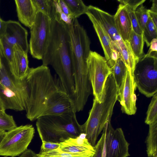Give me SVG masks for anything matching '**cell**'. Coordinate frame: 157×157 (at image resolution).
<instances>
[{"label":"cell","mask_w":157,"mask_h":157,"mask_svg":"<svg viewBox=\"0 0 157 157\" xmlns=\"http://www.w3.org/2000/svg\"><path fill=\"white\" fill-rule=\"evenodd\" d=\"M6 29V21L2 20L0 17V38L3 36Z\"/></svg>","instance_id":"8d00e7d4"},{"label":"cell","mask_w":157,"mask_h":157,"mask_svg":"<svg viewBox=\"0 0 157 157\" xmlns=\"http://www.w3.org/2000/svg\"><path fill=\"white\" fill-rule=\"evenodd\" d=\"M68 6L73 18H77L86 14L88 6L81 0H63Z\"/></svg>","instance_id":"cb8c5ba5"},{"label":"cell","mask_w":157,"mask_h":157,"mask_svg":"<svg viewBox=\"0 0 157 157\" xmlns=\"http://www.w3.org/2000/svg\"><path fill=\"white\" fill-rule=\"evenodd\" d=\"M13 46L7 43L2 38H0V54L7 60L12 75L15 74V60Z\"/></svg>","instance_id":"603a6c76"},{"label":"cell","mask_w":157,"mask_h":157,"mask_svg":"<svg viewBox=\"0 0 157 157\" xmlns=\"http://www.w3.org/2000/svg\"><path fill=\"white\" fill-rule=\"evenodd\" d=\"M128 42L134 56L138 60L144 56L143 48L145 42L143 34L139 35L132 30Z\"/></svg>","instance_id":"7402d4cb"},{"label":"cell","mask_w":157,"mask_h":157,"mask_svg":"<svg viewBox=\"0 0 157 157\" xmlns=\"http://www.w3.org/2000/svg\"><path fill=\"white\" fill-rule=\"evenodd\" d=\"M19 20L30 28L33 24L37 13L32 0H15Z\"/></svg>","instance_id":"2e32d148"},{"label":"cell","mask_w":157,"mask_h":157,"mask_svg":"<svg viewBox=\"0 0 157 157\" xmlns=\"http://www.w3.org/2000/svg\"><path fill=\"white\" fill-rule=\"evenodd\" d=\"M152 5L149 10L153 12L157 13V0H153L152 1Z\"/></svg>","instance_id":"ab89813d"},{"label":"cell","mask_w":157,"mask_h":157,"mask_svg":"<svg viewBox=\"0 0 157 157\" xmlns=\"http://www.w3.org/2000/svg\"><path fill=\"white\" fill-rule=\"evenodd\" d=\"M105 137V134L102 132L100 138L94 147L95 151L94 153L91 157H102Z\"/></svg>","instance_id":"1f68e13d"},{"label":"cell","mask_w":157,"mask_h":157,"mask_svg":"<svg viewBox=\"0 0 157 157\" xmlns=\"http://www.w3.org/2000/svg\"><path fill=\"white\" fill-rule=\"evenodd\" d=\"M59 144V149L67 153L91 156L94 153V147L86 139L84 133L76 138H69Z\"/></svg>","instance_id":"5bb4252c"},{"label":"cell","mask_w":157,"mask_h":157,"mask_svg":"<svg viewBox=\"0 0 157 157\" xmlns=\"http://www.w3.org/2000/svg\"><path fill=\"white\" fill-rule=\"evenodd\" d=\"M136 86L132 74L127 68L118 88L117 100L121 105L122 113L129 115L134 114L136 111Z\"/></svg>","instance_id":"8fae6325"},{"label":"cell","mask_w":157,"mask_h":157,"mask_svg":"<svg viewBox=\"0 0 157 157\" xmlns=\"http://www.w3.org/2000/svg\"><path fill=\"white\" fill-rule=\"evenodd\" d=\"M143 34L144 42L147 47H149L152 40L157 38V27L149 17L143 31Z\"/></svg>","instance_id":"484cf974"},{"label":"cell","mask_w":157,"mask_h":157,"mask_svg":"<svg viewBox=\"0 0 157 157\" xmlns=\"http://www.w3.org/2000/svg\"><path fill=\"white\" fill-rule=\"evenodd\" d=\"M118 88L111 73L106 81L102 101L100 102L94 98L88 118L81 125L82 133L86 134V139L93 147L106 123L111 117L117 100Z\"/></svg>","instance_id":"3957f363"},{"label":"cell","mask_w":157,"mask_h":157,"mask_svg":"<svg viewBox=\"0 0 157 157\" xmlns=\"http://www.w3.org/2000/svg\"><path fill=\"white\" fill-rule=\"evenodd\" d=\"M146 141L148 157L157 156V121L150 124Z\"/></svg>","instance_id":"ffe728a7"},{"label":"cell","mask_w":157,"mask_h":157,"mask_svg":"<svg viewBox=\"0 0 157 157\" xmlns=\"http://www.w3.org/2000/svg\"><path fill=\"white\" fill-rule=\"evenodd\" d=\"M89 155L72 154L61 151L58 148L46 152L34 153L33 157H91Z\"/></svg>","instance_id":"f1b7e54d"},{"label":"cell","mask_w":157,"mask_h":157,"mask_svg":"<svg viewBox=\"0 0 157 157\" xmlns=\"http://www.w3.org/2000/svg\"><path fill=\"white\" fill-rule=\"evenodd\" d=\"M68 25L57 17L52 20L51 34L42 65H51L59 76L62 87L71 100L75 87L71 40Z\"/></svg>","instance_id":"7a4b0ae2"},{"label":"cell","mask_w":157,"mask_h":157,"mask_svg":"<svg viewBox=\"0 0 157 157\" xmlns=\"http://www.w3.org/2000/svg\"><path fill=\"white\" fill-rule=\"evenodd\" d=\"M28 35L27 30L18 22L12 20L6 21V30L2 38L10 45L18 46L27 53L29 49Z\"/></svg>","instance_id":"7c38bea8"},{"label":"cell","mask_w":157,"mask_h":157,"mask_svg":"<svg viewBox=\"0 0 157 157\" xmlns=\"http://www.w3.org/2000/svg\"><path fill=\"white\" fill-rule=\"evenodd\" d=\"M25 80L27 90L26 115L31 121L72 110L71 100L60 82L53 78L48 66L42 65L30 68Z\"/></svg>","instance_id":"6da1fadb"},{"label":"cell","mask_w":157,"mask_h":157,"mask_svg":"<svg viewBox=\"0 0 157 157\" xmlns=\"http://www.w3.org/2000/svg\"><path fill=\"white\" fill-rule=\"evenodd\" d=\"M136 86L148 98L157 92V59L142 57L136 63L133 73Z\"/></svg>","instance_id":"ba28073f"},{"label":"cell","mask_w":157,"mask_h":157,"mask_svg":"<svg viewBox=\"0 0 157 157\" xmlns=\"http://www.w3.org/2000/svg\"><path fill=\"white\" fill-rule=\"evenodd\" d=\"M35 133L32 125H21L5 132L0 142V156L14 157L27 149Z\"/></svg>","instance_id":"8992f818"},{"label":"cell","mask_w":157,"mask_h":157,"mask_svg":"<svg viewBox=\"0 0 157 157\" xmlns=\"http://www.w3.org/2000/svg\"><path fill=\"white\" fill-rule=\"evenodd\" d=\"M62 11L65 14L73 18L69 8L63 0H56Z\"/></svg>","instance_id":"e575fe53"},{"label":"cell","mask_w":157,"mask_h":157,"mask_svg":"<svg viewBox=\"0 0 157 157\" xmlns=\"http://www.w3.org/2000/svg\"><path fill=\"white\" fill-rule=\"evenodd\" d=\"M17 126L13 116L0 111V131L6 132Z\"/></svg>","instance_id":"4316f807"},{"label":"cell","mask_w":157,"mask_h":157,"mask_svg":"<svg viewBox=\"0 0 157 157\" xmlns=\"http://www.w3.org/2000/svg\"><path fill=\"white\" fill-rule=\"evenodd\" d=\"M157 157V156H155V157Z\"/></svg>","instance_id":"ee69618b"},{"label":"cell","mask_w":157,"mask_h":157,"mask_svg":"<svg viewBox=\"0 0 157 157\" xmlns=\"http://www.w3.org/2000/svg\"><path fill=\"white\" fill-rule=\"evenodd\" d=\"M86 14L92 16L103 28L113 43L122 40L116 28L114 15L92 5L88 6Z\"/></svg>","instance_id":"4fadbf2b"},{"label":"cell","mask_w":157,"mask_h":157,"mask_svg":"<svg viewBox=\"0 0 157 157\" xmlns=\"http://www.w3.org/2000/svg\"><path fill=\"white\" fill-rule=\"evenodd\" d=\"M149 49L144 58H152L157 59V38L154 39L151 41Z\"/></svg>","instance_id":"d6a6232c"},{"label":"cell","mask_w":157,"mask_h":157,"mask_svg":"<svg viewBox=\"0 0 157 157\" xmlns=\"http://www.w3.org/2000/svg\"><path fill=\"white\" fill-rule=\"evenodd\" d=\"M6 132L4 131H0V142L4 136Z\"/></svg>","instance_id":"b9f144b4"},{"label":"cell","mask_w":157,"mask_h":157,"mask_svg":"<svg viewBox=\"0 0 157 157\" xmlns=\"http://www.w3.org/2000/svg\"><path fill=\"white\" fill-rule=\"evenodd\" d=\"M2 63L1 56H0V69L2 68Z\"/></svg>","instance_id":"7bdbcfd3"},{"label":"cell","mask_w":157,"mask_h":157,"mask_svg":"<svg viewBox=\"0 0 157 157\" xmlns=\"http://www.w3.org/2000/svg\"><path fill=\"white\" fill-rule=\"evenodd\" d=\"M124 5L126 6L132 24V30L138 34H142L143 31L139 25L135 14V10L137 7Z\"/></svg>","instance_id":"4dcf8cb0"},{"label":"cell","mask_w":157,"mask_h":157,"mask_svg":"<svg viewBox=\"0 0 157 157\" xmlns=\"http://www.w3.org/2000/svg\"><path fill=\"white\" fill-rule=\"evenodd\" d=\"M111 118L106 123L103 130L105 137L102 157H127L129 144L126 140L121 128L114 129L111 123Z\"/></svg>","instance_id":"30bf717a"},{"label":"cell","mask_w":157,"mask_h":157,"mask_svg":"<svg viewBox=\"0 0 157 157\" xmlns=\"http://www.w3.org/2000/svg\"><path fill=\"white\" fill-rule=\"evenodd\" d=\"M36 12H40L51 20L56 16L54 0H32Z\"/></svg>","instance_id":"44dd1931"},{"label":"cell","mask_w":157,"mask_h":157,"mask_svg":"<svg viewBox=\"0 0 157 157\" xmlns=\"http://www.w3.org/2000/svg\"><path fill=\"white\" fill-rule=\"evenodd\" d=\"M136 15L143 32L149 17L148 9L143 4L139 6L135 10Z\"/></svg>","instance_id":"f546056e"},{"label":"cell","mask_w":157,"mask_h":157,"mask_svg":"<svg viewBox=\"0 0 157 157\" xmlns=\"http://www.w3.org/2000/svg\"><path fill=\"white\" fill-rule=\"evenodd\" d=\"M0 97L6 110H25V105L21 98L12 90L4 85L0 81Z\"/></svg>","instance_id":"e0dca14e"},{"label":"cell","mask_w":157,"mask_h":157,"mask_svg":"<svg viewBox=\"0 0 157 157\" xmlns=\"http://www.w3.org/2000/svg\"><path fill=\"white\" fill-rule=\"evenodd\" d=\"M52 20L40 12L36 13L34 23L30 28V38L29 48L32 57L42 60L50 40Z\"/></svg>","instance_id":"52a82bcc"},{"label":"cell","mask_w":157,"mask_h":157,"mask_svg":"<svg viewBox=\"0 0 157 157\" xmlns=\"http://www.w3.org/2000/svg\"><path fill=\"white\" fill-rule=\"evenodd\" d=\"M157 121V93L152 96L148 106L145 123L149 125Z\"/></svg>","instance_id":"83f0119b"},{"label":"cell","mask_w":157,"mask_h":157,"mask_svg":"<svg viewBox=\"0 0 157 157\" xmlns=\"http://www.w3.org/2000/svg\"><path fill=\"white\" fill-rule=\"evenodd\" d=\"M91 22L93 27L99 38L107 63L111 60L112 52L114 49L112 45V42L107 33L103 28L91 15L86 14Z\"/></svg>","instance_id":"d6986e66"},{"label":"cell","mask_w":157,"mask_h":157,"mask_svg":"<svg viewBox=\"0 0 157 157\" xmlns=\"http://www.w3.org/2000/svg\"><path fill=\"white\" fill-rule=\"evenodd\" d=\"M145 0H118L120 3L138 7L145 1Z\"/></svg>","instance_id":"d590c367"},{"label":"cell","mask_w":157,"mask_h":157,"mask_svg":"<svg viewBox=\"0 0 157 157\" xmlns=\"http://www.w3.org/2000/svg\"><path fill=\"white\" fill-rule=\"evenodd\" d=\"M148 12L149 17L155 26L157 27V13L152 12L149 9H148Z\"/></svg>","instance_id":"74e56055"},{"label":"cell","mask_w":157,"mask_h":157,"mask_svg":"<svg viewBox=\"0 0 157 157\" xmlns=\"http://www.w3.org/2000/svg\"><path fill=\"white\" fill-rule=\"evenodd\" d=\"M86 64L94 98L101 102L106 81L112 73L111 68L105 57L91 51Z\"/></svg>","instance_id":"9c48e42d"},{"label":"cell","mask_w":157,"mask_h":157,"mask_svg":"<svg viewBox=\"0 0 157 157\" xmlns=\"http://www.w3.org/2000/svg\"><path fill=\"white\" fill-rule=\"evenodd\" d=\"M5 109L2 101L0 97V111H5Z\"/></svg>","instance_id":"60d3db41"},{"label":"cell","mask_w":157,"mask_h":157,"mask_svg":"<svg viewBox=\"0 0 157 157\" xmlns=\"http://www.w3.org/2000/svg\"><path fill=\"white\" fill-rule=\"evenodd\" d=\"M110 68L112 74L118 87L125 74L127 67L122 59L119 58Z\"/></svg>","instance_id":"d4e9b609"},{"label":"cell","mask_w":157,"mask_h":157,"mask_svg":"<svg viewBox=\"0 0 157 157\" xmlns=\"http://www.w3.org/2000/svg\"><path fill=\"white\" fill-rule=\"evenodd\" d=\"M71 46L73 76L75 83L82 85L89 79L86 60L91 51L90 41L86 30L77 19L68 25Z\"/></svg>","instance_id":"5b68a950"},{"label":"cell","mask_w":157,"mask_h":157,"mask_svg":"<svg viewBox=\"0 0 157 157\" xmlns=\"http://www.w3.org/2000/svg\"><path fill=\"white\" fill-rule=\"evenodd\" d=\"M15 60V74L16 79L22 80L25 79L29 72V60L27 53L18 45L13 46Z\"/></svg>","instance_id":"ac0fdd59"},{"label":"cell","mask_w":157,"mask_h":157,"mask_svg":"<svg viewBox=\"0 0 157 157\" xmlns=\"http://www.w3.org/2000/svg\"><path fill=\"white\" fill-rule=\"evenodd\" d=\"M75 113L71 110L37 119L36 126L41 140L59 144L82 133L81 125L78 123Z\"/></svg>","instance_id":"277c9868"},{"label":"cell","mask_w":157,"mask_h":157,"mask_svg":"<svg viewBox=\"0 0 157 157\" xmlns=\"http://www.w3.org/2000/svg\"><path fill=\"white\" fill-rule=\"evenodd\" d=\"M114 18L116 28L122 40L128 42L132 28L128 12L124 5L119 4Z\"/></svg>","instance_id":"9a60e30c"},{"label":"cell","mask_w":157,"mask_h":157,"mask_svg":"<svg viewBox=\"0 0 157 157\" xmlns=\"http://www.w3.org/2000/svg\"><path fill=\"white\" fill-rule=\"evenodd\" d=\"M42 144L40 152H46L58 148L59 144L51 142L42 141Z\"/></svg>","instance_id":"836d02e7"},{"label":"cell","mask_w":157,"mask_h":157,"mask_svg":"<svg viewBox=\"0 0 157 157\" xmlns=\"http://www.w3.org/2000/svg\"><path fill=\"white\" fill-rule=\"evenodd\" d=\"M34 152L31 149H27L19 157H33Z\"/></svg>","instance_id":"f35d334b"}]
</instances>
